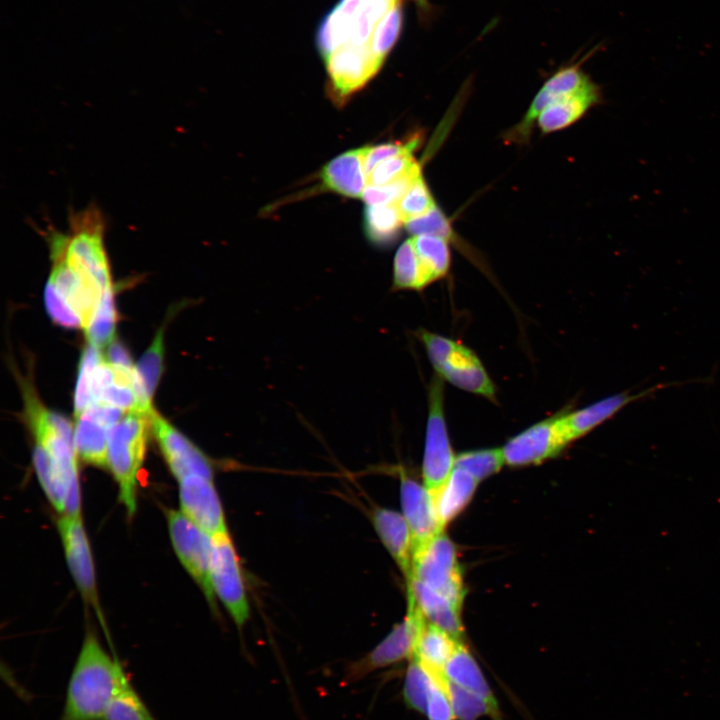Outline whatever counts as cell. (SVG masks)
<instances>
[{
	"label": "cell",
	"instance_id": "obj_1",
	"mask_svg": "<svg viewBox=\"0 0 720 720\" xmlns=\"http://www.w3.org/2000/svg\"><path fill=\"white\" fill-rule=\"evenodd\" d=\"M124 671L95 634H86L72 669L59 720H104Z\"/></svg>",
	"mask_w": 720,
	"mask_h": 720
},
{
	"label": "cell",
	"instance_id": "obj_2",
	"mask_svg": "<svg viewBox=\"0 0 720 720\" xmlns=\"http://www.w3.org/2000/svg\"><path fill=\"white\" fill-rule=\"evenodd\" d=\"M400 3L402 0H340L318 32L322 57L325 59L341 48L367 49L374 53L378 25Z\"/></svg>",
	"mask_w": 720,
	"mask_h": 720
},
{
	"label": "cell",
	"instance_id": "obj_3",
	"mask_svg": "<svg viewBox=\"0 0 720 720\" xmlns=\"http://www.w3.org/2000/svg\"><path fill=\"white\" fill-rule=\"evenodd\" d=\"M148 416L130 411L110 430L108 467L119 487V500L131 517L137 506V477L146 451Z\"/></svg>",
	"mask_w": 720,
	"mask_h": 720
},
{
	"label": "cell",
	"instance_id": "obj_4",
	"mask_svg": "<svg viewBox=\"0 0 720 720\" xmlns=\"http://www.w3.org/2000/svg\"><path fill=\"white\" fill-rule=\"evenodd\" d=\"M415 335L423 344L437 376L459 389L495 401L494 383L471 349L425 329H419Z\"/></svg>",
	"mask_w": 720,
	"mask_h": 720
},
{
	"label": "cell",
	"instance_id": "obj_5",
	"mask_svg": "<svg viewBox=\"0 0 720 720\" xmlns=\"http://www.w3.org/2000/svg\"><path fill=\"white\" fill-rule=\"evenodd\" d=\"M409 578L434 590L461 611L465 597L462 571L456 547L444 532L413 554Z\"/></svg>",
	"mask_w": 720,
	"mask_h": 720
},
{
	"label": "cell",
	"instance_id": "obj_6",
	"mask_svg": "<svg viewBox=\"0 0 720 720\" xmlns=\"http://www.w3.org/2000/svg\"><path fill=\"white\" fill-rule=\"evenodd\" d=\"M455 458L445 421L443 380L436 375L429 385L428 417L422 463L424 485L431 496L449 478L455 467Z\"/></svg>",
	"mask_w": 720,
	"mask_h": 720
},
{
	"label": "cell",
	"instance_id": "obj_7",
	"mask_svg": "<svg viewBox=\"0 0 720 720\" xmlns=\"http://www.w3.org/2000/svg\"><path fill=\"white\" fill-rule=\"evenodd\" d=\"M209 575L215 596L241 628L249 617V603L237 553L228 532L212 536Z\"/></svg>",
	"mask_w": 720,
	"mask_h": 720
},
{
	"label": "cell",
	"instance_id": "obj_8",
	"mask_svg": "<svg viewBox=\"0 0 720 720\" xmlns=\"http://www.w3.org/2000/svg\"><path fill=\"white\" fill-rule=\"evenodd\" d=\"M166 515L170 539L177 557L202 590L211 608L215 609V594L209 575L212 537L181 511L168 510Z\"/></svg>",
	"mask_w": 720,
	"mask_h": 720
},
{
	"label": "cell",
	"instance_id": "obj_9",
	"mask_svg": "<svg viewBox=\"0 0 720 720\" xmlns=\"http://www.w3.org/2000/svg\"><path fill=\"white\" fill-rule=\"evenodd\" d=\"M407 608L404 620L365 657L350 666L345 680H358L374 670L413 657L419 635L427 621L410 596Z\"/></svg>",
	"mask_w": 720,
	"mask_h": 720
},
{
	"label": "cell",
	"instance_id": "obj_10",
	"mask_svg": "<svg viewBox=\"0 0 720 720\" xmlns=\"http://www.w3.org/2000/svg\"><path fill=\"white\" fill-rule=\"evenodd\" d=\"M563 414L533 424L501 448L505 464L521 467L539 464L558 455L569 443Z\"/></svg>",
	"mask_w": 720,
	"mask_h": 720
},
{
	"label": "cell",
	"instance_id": "obj_11",
	"mask_svg": "<svg viewBox=\"0 0 720 720\" xmlns=\"http://www.w3.org/2000/svg\"><path fill=\"white\" fill-rule=\"evenodd\" d=\"M147 416L150 430L178 482L190 475L213 479L212 463L192 441L170 424L154 407Z\"/></svg>",
	"mask_w": 720,
	"mask_h": 720
},
{
	"label": "cell",
	"instance_id": "obj_12",
	"mask_svg": "<svg viewBox=\"0 0 720 720\" xmlns=\"http://www.w3.org/2000/svg\"><path fill=\"white\" fill-rule=\"evenodd\" d=\"M57 527L72 577L84 601L94 608L103 623L93 558L81 514H62L57 521Z\"/></svg>",
	"mask_w": 720,
	"mask_h": 720
},
{
	"label": "cell",
	"instance_id": "obj_13",
	"mask_svg": "<svg viewBox=\"0 0 720 720\" xmlns=\"http://www.w3.org/2000/svg\"><path fill=\"white\" fill-rule=\"evenodd\" d=\"M330 91L343 101L362 88L382 67L384 61L366 49L341 48L325 58Z\"/></svg>",
	"mask_w": 720,
	"mask_h": 720
},
{
	"label": "cell",
	"instance_id": "obj_14",
	"mask_svg": "<svg viewBox=\"0 0 720 720\" xmlns=\"http://www.w3.org/2000/svg\"><path fill=\"white\" fill-rule=\"evenodd\" d=\"M181 512L211 537L228 532L213 479L190 475L179 481Z\"/></svg>",
	"mask_w": 720,
	"mask_h": 720
},
{
	"label": "cell",
	"instance_id": "obj_15",
	"mask_svg": "<svg viewBox=\"0 0 720 720\" xmlns=\"http://www.w3.org/2000/svg\"><path fill=\"white\" fill-rule=\"evenodd\" d=\"M399 475L402 515L411 532L414 554L443 532L444 528L425 485L416 482L402 469Z\"/></svg>",
	"mask_w": 720,
	"mask_h": 720
},
{
	"label": "cell",
	"instance_id": "obj_16",
	"mask_svg": "<svg viewBox=\"0 0 720 720\" xmlns=\"http://www.w3.org/2000/svg\"><path fill=\"white\" fill-rule=\"evenodd\" d=\"M672 385L673 383L657 384L636 392L625 390L600 399L584 408L563 414V424L570 442L585 436L627 405Z\"/></svg>",
	"mask_w": 720,
	"mask_h": 720
},
{
	"label": "cell",
	"instance_id": "obj_17",
	"mask_svg": "<svg viewBox=\"0 0 720 720\" xmlns=\"http://www.w3.org/2000/svg\"><path fill=\"white\" fill-rule=\"evenodd\" d=\"M375 531L406 580L412 572L413 542L402 513L375 507L371 515Z\"/></svg>",
	"mask_w": 720,
	"mask_h": 720
},
{
	"label": "cell",
	"instance_id": "obj_18",
	"mask_svg": "<svg viewBox=\"0 0 720 720\" xmlns=\"http://www.w3.org/2000/svg\"><path fill=\"white\" fill-rule=\"evenodd\" d=\"M365 154L366 146L347 151L331 160L320 173L323 185L344 196H362L367 182Z\"/></svg>",
	"mask_w": 720,
	"mask_h": 720
},
{
	"label": "cell",
	"instance_id": "obj_19",
	"mask_svg": "<svg viewBox=\"0 0 720 720\" xmlns=\"http://www.w3.org/2000/svg\"><path fill=\"white\" fill-rule=\"evenodd\" d=\"M602 100L600 87L593 81L578 91L550 104L538 116V126L544 133L564 129L579 120Z\"/></svg>",
	"mask_w": 720,
	"mask_h": 720
},
{
	"label": "cell",
	"instance_id": "obj_20",
	"mask_svg": "<svg viewBox=\"0 0 720 720\" xmlns=\"http://www.w3.org/2000/svg\"><path fill=\"white\" fill-rule=\"evenodd\" d=\"M407 592L427 622L447 632L454 639L463 642L464 628L460 610L446 598L414 578L407 580Z\"/></svg>",
	"mask_w": 720,
	"mask_h": 720
},
{
	"label": "cell",
	"instance_id": "obj_21",
	"mask_svg": "<svg viewBox=\"0 0 720 720\" xmlns=\"http://www.w3.org/2000/svg\"><path fill=\"white\" fill-rule=\"evenodd\" d=\"M164 327L155 335L134 366L133 391L136 399L135 410L148 414L153 408L152 399L163 371Z\"/></svg>",
	"mask_w": 720,
	"mask_h": 720
},
{
	"label": "cell",
	"instance_id": "obj_22",
	"mask_svg": "<svg viewBox=\"0 0 720 720\" xmlns=\"http://www.w3.org/2000/svg\"><path fill=\"white\" fill-rule=\"evenodd\" d=\"M478 483L469 473L454 467L445 484L432 496L439 522L443 528L468 505Z\"/></svg>",
	"mask_w": 720,
	"mask_h": 720
},
{
	"label": "cell",
	"instance_id": "obj_23",
	"mask_svg": "<svg viewBox=\"0 0 720 720\" xmlns=\"http://www.w3.org/2000/svg\"><path fill=\"white\" fill-rule=\"evenodd\" d=\"M459 642L439 627L426 622L415 648L413 660L432 674L445 677V667L457 649Z\"/></svg>",
	"mask_w": 720,
	"mask_h": 720
},
{
	"label": "cell",
	"instance_id": "obj_24",
	"mask_svg": "<svg viewBox=\"0 0 720 720\" xmlns=\"http://www.w3.org/2000/svg\"><path fill=\"white\" fill-rule=\"evenodd\" d=\"M77 419L74 429V445L77 456L90 465L108 466V442L111 428L87 412L82 413Z\"/></svg>",
	"mask_w": 720,
	"mask_h": 720
},
{
	"label": "cell",
	"instance_id": "obj_25",
	"mask_svg": "<svg viewBox=\"0 0 720 720\" xmlns=\"http://www.w3.org/2000/svg\"><path fill=\"white\" fill-rule=\"evenodd\" d=\"M444 676L449 683L466 689L487 700L495 707L496 699L474 657L470 654L464 643L458 645L457 649L449 659Z\"/></svg>",
	"mask_w": 720,
	"mask_h": 720
},
{
	"label": "cell",
	"instance_id": "obj_26",
	"mask_svg": "<svg viewBox=\"0 0 720 720\" xmlns=\"http://www.w3.org/2000/svg\"><path fill=\"white\" fill-rule=\"evenodd\" d=\"M104 720H157L134 688L125 670Z\"/></svg>",
	"mask_w": 720,
	"mask_h": 720
},
{
	"label": "cell",
	"instance_id": "obj_27",
	"mask_svg": "<svg viewBox=\"0 0 720 720\" xmlns=\"http://www.w3.org/2000/svg\"><path fill=\"white\" fill-rule=\"evenodd\" d=\"M403 223L396 203L366 207L364 215L366 235L377 246H387L395 241Z\"/></svg>",
	"mask_w": 720,
	"mask_h": 720
},
{
	"label": "cell",
	"instance_id": "obj_28",
	"mask_svg": "<svg viewBox=\"0 0 720 720\" xmlns=\"http://www.w3.org/2000/svg\"><path fill=\"white\" fill-rule=\"evenodd\" d=\"M430 284L418 258L412 238L398 248L393 265L394 290H423Z\"/></svg>",
	"mask_w": 720,
	"mask_h": 720
},
{
	"label": "cell",
	"instance_id": "obj_29",
	"mask_svg": "<svg viewBox=\"0 0 720 720\" xmlns=\"http://www.w3.org/2000/svg\"><path fill=\"white\" fill-rule=\"evenodd\" d=\"M421 266L430 282L445 277L450 267L448 241L434 235H416L412 238Z\"/></svg>",
	"mask_w": 720,
	"mask_h": 720
},
{
	"label": "cell",
	"instance_id": "obj_30",
	"mask_svg": "<svg viewBox=\"0 0 720 720\" xmlns=\"http://www.w3.org/2000/svg\"><path fill=\"white\" fill-rule=\"evenodd\" d=\"M439 677L412 659L404 680L403 697L407 706L425 715L432 690Z\"/></svg>",
	"mask_w": 720,
	"mask_h": 720
},
{
	"label": "cell",
	"instance_id": "obj_31",
	"mask_svg": "<svg viewBox=\"0 0 720 720\" xmlns=\"http://www.w3.org/2000/svg\"><path fill=\"white\" fill-rule=\"evenodd\" d=\"M116 322L114 286H111L104 291L92 320L85 328L88 343L99 349L110 344L115 334Z\"/></svg>",
	"mask_w": 720,
	"mask_h": 720
},
{
	"label": "cell",
	"instance_id": "obj_32",
	"mask_svg": "<svg viewBox=\"0 0 720 720\" xmlns=\"http://www.w3.org/2000/svg\"><path fill=\"white\" fill-rule=\"evenodd\" d=\"M103 360L100 349L88 343L81 355L74 393V413L76 417H79L90 406L95 404L92 395V380L95 369Z\"/></svg>",
	"mask_w": 720,
	"mask_h": 720
},
{
	"label": "cell",
	"instance_id": "obj_33",
	"mask_svg": "<svg viewBox=\"0 0 720 720\" xmlns=\"http://www.w3.org/2000/svg\"><path fill=\"white\" fill-rule=\"evenodd\" d=\"M454 718L457 720H478L488 715L500 720L498 707L493 706L484 698L448 682Z\"/></svg>",
	"mask_w": 720,
	"mask_h": 720
},
{
	"label": "cell",
	"instance_id": "obj_34",
	"mask_svg": "<svg viewBox=\"0 0 720 720\" xmlns=\"http://www.w3.org/2000/svg\"><path fill=\"white\" fill-rule=\"evenodd\" d=\"M505 464L501 449H479L456 455L455 467L466 471L478 482L498 472Z\"/></svg>",
	"mask_w": 720,
	"mask_h": 720
},
{
	"label": "cell",
	"instance_id": "obj_35",
	"mask_svg": "<svg viewBox=\"0 0 720 720\" xmlns=\"http://www.w3.org/2000/svg\"><path fill=\"white\" fill-rule=\"evenodd\" d=\"M420 166H416L400 178L382 186L368 184L362 198L367 205H386L396 203L413 182L421 176Z\"/></svg>",
	"mask_w": 720,
	"mask_h": 720
},
{
	"label": "cell",
	"instance_id": "obj_36",
	"mask_svg": "<svg viewBox=\"0 0 720 720\" xmlns=\"http://www.w3.org/2000/svg\"><path fill=\"white\" fill-rule=\"evenodd\" d=\"M396 206L404 223L412 218L426 214L436 207L422 175L413 182L396 202Z\"/></svg>",
	"mask_w": 720,
	"mask_h": 720
},
{
	"label": "cell",
	"instance_id": "obj_37",
	"mask_svg": "<svg viewBox=\"0 0 720 720\" xmlns=\"http://www.w3.org/2000/svg\"><path fill=\"white\" fill-rule=\"evenodd\" d=\"M418 165L411 153L391 157L375 166L367 177V183L376 186L386 185Z\"/></svg>",
	"mask_w": 720,
	"mask_h": 720
},
{
	"label": "cell",
	"instance_id": "obj_38",
	"mask_svg": "<svg viewBox=\"0 0 720 720\" xmlns=\"http://www.w3.org/2000/svg\"><path fill=\"white\" fill-rule=\"evenodd\" d=\"M44 303L49 316L56 324L65 328H82L76 312L48 281L44 289Z\"/></svg>",
	"mask_w": 720,
	"mask_h": 720
},
{
	"label": "cell",
	"instance_id": "obj_39",
	"mask_svg": "<svg viewBox=\"0 0 720 720\" xmlns=\"http://www.w3.org/2000/svg\"><path fill=\"white\" fill-rule=\"evenodd\" d=\"M406 229L416 235H434L447 241L452 236L450 224L444 214L436 206L426 214L412 218L405 223Z\"/></svg>",
	"mask_w": 720,
	"mask_h": 720
},
{
	"label": "cell",
	"instance_id": "obj_40",
	"mask_svg": "<svg viewBox=\"0 0 720 720\" xmlns=\"http://www.w3.org/2000/svg\"><path fill=\"white\" fill-rule=\"evenodd\" d=\"M419 144L418 137L410 139L406 143H385L376 146H366V154L364 158V169L366 175L371 173L380 162L398 155L412 153Z\"/></svg>",
	"mask_w": 720,
	"mask_h": 720
},
{
	"label": "cell",
	"instance_id": "obj_41",
	"mask_svg": "<svg viewBox=\"0 0 720 720\" xmlns=\"http://www.w3.org/2000/svg\"><path fill=\"white\" fill-rule=\"evenodd\" d=\"M107 356L109 360L108 363L113 367L128 372L134 371L130 353L120 341H112L110 343Z\"/></svg>",
	"mask_w": 720,
	"mask_h": 720
},
{
	"label": "cell",
	"instance_id": "obj_42",
	"mask_svg": "<svg viewBox=\"0 0 720 720\" xmlns=\"http://www.w3.org/2000/svg\"><path fill=\"white\" fill-rule=\"evenodd\" d=\"M417 7L421 9L423 12H427L429 8L428 0H413Z\"/></svg>",
	"mask_w": 720,
	"mask_h": 720
}]
</instances>
